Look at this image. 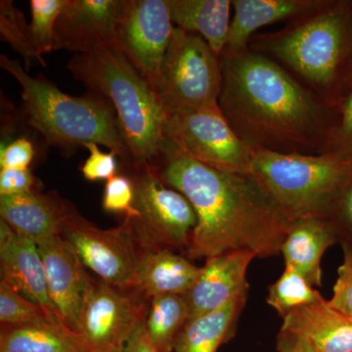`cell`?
Wrapping results in <instances>:
<instances>
[{
  "mask_svg": "<svg viewBox=\"0 0 352 352\" xmlns=\"http://www.w3.org/2000/svg\"><path fill=\"white\" fill-rule=\"evenodd\" d=\"M219 106L254 149L280 154L328 153L339 110L331 108L281 65L245 48L221 54Z\"/></svg>",
  "mask_w": 352,
  "mask_h": 352,
  "instance_id": "obj_1",
  "label": "cell"
},
{
  "mask_svg": "<svg viewBox=\"0 0 352 352\" xmlns=\"http://www.w3.org/2000/svg\"><path fill=\"white\" fill-rule=\"evenodd\" d=\"M160 177L191 203L197 226L187 252L210 258L234 251L265 258L281 254L291 223L286 212L251 173L215 170L164 141L151 162Z\"/></svg>",
  "mask_w": 352,
  "mask_h": 352,
  "instance_id": "obj_2",
  "label": "cell"
},
{
  "mask_svg": "<svg viewBox=\"0 0 352 352\" xmlns=\"http://www.w3.org/2000/svg\"><path fill=\"white\" fill-rule=\"evenodd\" d=\"M248 48L274 60L340 111L352 91V0H325L283 29L252 36Z\"/></svg>",
  "mask_w": 352,
  "mask_h": 352,
  "instance_id": "obj_3",
  "label": "cell"
},
{
  "mask_svg": "<svg viewBox=\"0 0 352 352\" xmlns=\"http://www.w3.org/2000/svg\"><path fill=\"white\" fill-rule=\"evenodd\" d=\"M0 67L22 87L25 122L41 134L46 144L69 152L87 143L104 145L122 160L132 164L112 104L94 94L75 97L64 94L41 76L32 78L19 62L0 56Z\"/></svg>",
  "mask_w": 352,
  "mask_h": 352,
  "instance_id": "obj_4",
  "label": "cell"
},
{
  "mask_svg": "<svg viewBox=\"0 0 352 352\" xmlns=\"http://www.w3.org/2000/svg\"><path fill=\"white\" fill-rule=\"evenodd\" d=\"M68 69L76 80L112 104L132 164L151 163L166 141L168 117L147 80L110 46L75 54Z\"/></svg>",
  "mask_w": 352,
  "mask_h": 352,
  "instance_id": "obj_5",
  "label": "cell"
},
{
  "mask_svg": "<svg viewBox=\"0 0 352 352\" xmlns=\"http://www.w3.org/2000/svg\"><path fill=\"white\" fill-rule=\"evenodd\" d=\"M250 173L292 220L328 217L352 188V161L333 153L280 154L256 149Z\"/></svg>",
  "mask_w": 352,
  "mask_h": 352,
  "instance_id": "obj_6",
  "label": "cell"
},
{
  "mask_svg": "<svg viewBox=\"0 0 352 352\" xmlns=\"http://www.w3.org/2000/svg\"><path fill=\"white\" fill-rule=\"evenodd\" d=\"M221 85V57L199 34L175 27L154 87L166 117L217 102Z\"/></svg>",
  "mask_w": 352,
  "mask_h": 352,
  "instance_id": "obj_7",
  "label": "cell"
},
{
  "mask_svg": "<svg viewBox=\"0 0 352 352\" xmlns=\"http://www.w3.org/2000/svg\"><path fill=\"white\" fill-rule=\"evenodd\" d=\"M134 186L133 207L138 217H126L134 236L142 244L157 248H188L197 226L191 203L180 192L168 188L151 163L122 164Z\"/></svg>",
  "mask_w": 352,
  "mask_h": 352,
  "instance_id": "obj_8",
  "label": "cell"
},
{
  "mask_svg": "<svg viewBox=\"0 0 352 352\" xmlns=\"http://www.w3.org/2000/svg\"><path fill=\"white\" fill-rule=\"evenodd\" d=\"M164 138L176 149L215 170L250 173L254 150L236 134L219 103L166 118Z\"/></svg>",
  "mask_w": 352,
  "mask_h": 352,
  "instance_id": "obj_9",
  "label": "cell"
},
{
  "mask_svg": "<svg viewBox=\"0 0 352 352\" xmlns=\"http://www.w3.org/2000/svg\"><path fill=\"white\" fill-rule=\"evenodd\" d=\"M62 237L85 267L113 288H135L140 254L129 222L119 228L103 230L90 223L67 204Z\"/></svg>",
  "mask_w": 352,
  "mask_h": 352,
  "instance_id": "obj_10",
  "label": "cell"
},
{
  "mask_svg": "<svg viewBox=\"0 0 352 352\" xmlns=\"http://www.w3.org/2000/svg\"><path fill=\"white\" fill-rule=\"evenodd\" d=\"M146 314L133 296L91 280L76 333L90 352H122Z\"/></svg>",
  "mask_w": 352,
  "mask_h": 352,
  "instance_id": "obj_11",
  "label": "cell"
},
{
  "mask_svg": "<svg viewBox=\"0 0 352 352\" xmlns=\"http://www.w3.org/2000/svg\"><path fill=\"white\" fill-rule=\"evenodd\" d=\"M175 28L168 0H126L116 50L153 89Z\"/></svg>",
  "mask_w": 352,
  "mask_h": 352,
  "instance_id": "obj_12",
  "label": "cell"
},
{
  "mask_svg": "<svg viewBox=\"0 0 352 352\" xmlns=\"http://www.w3.org/2000/svg\"><path fill=\"white\" fill-rule=\"evenodd\" d=\"M126 0H67L54 30V51L85 54L100 47L117 48L118 29Z\"/></svg>",
  "mask_w": 352,
  "mask_h": 352,
  "instance_id": "obj_13",
  "label": "cell"
},
{
  "mask_svg": "<svg viewBox=\"0 0 352 352\" xmlns=\"http://www.w3.org/2000/svg\"><path fill=\"white\" fill-rule=\"evenodd\" d=\"M48 294L58 315L76 333L91 279L61 235L38 243Z\"/></svg>",
  "mask_w": 352,
  "mask_h": 352,
  "instance_id": "obj_14",
  "label": "cell"
},
{
  "mask_svg": "<svg viewBox=\"0 0 352 352\" xmlns=\"http://www.w3.org/2000/svg\"><path fill=\"white\" fill-rule=\"evenodd\" d=\"M256 258L248 251H234L207 258L200 275L185 294L188 321L224 307L250 289L248 268Z\"/></svg>",
  "mask_w": 352,
  "mask_h": 352,
  "instance_id": "obj_15",
  "label": "cell"
},
{
  "mask_svg": "<svg viewBox=\"0 0 352 352\" xmlns=\"http://www.w3.org/2000/svg\"><path fill=\"white\" fill-rule=\"evenodd\" d=\"M0 265L1 280L50 314L58 315L48 294L38 245L3 220L0 222Z\"/></svg>",
  "mask_w": 352,
  "mask_h": 352,
  "instance_id": "obj_16",
  "label": "cell"
},
{
  "mask_svg": "<svg viewBox=\"0 0 352 352\" xmlns=\"http://www.w3.org/2000/svg\"><path fill=\"white\" fill-rule=\"evenodd\" d=\"M340 236L327 217H302L292 220L281 247L285 265L298 270L312 286H322L321 259Z\"/></svg>",
  "mask_w": 352,
  "mask_h": 352,
  "instance_id": "obj_17",
  "label": "cell"
},
{
  "mask_svg": "<svg viewBox=\"0 0 352 352\" xmlns=\"http://www.w3.org/2000/svg\"><path fill=\"white\" fill-rule=\"evenodd\" d=\"M66 201L38 190L18 195L0 197V215L16 232L36 245L61 235Z\"/></svg>",
  "mask_w": 352,
  "mask_h": 352,
  "instance_id": "obj_18",
  "label": "cell"
},
{
  "mask_svg": "<svg viewBox=\"0 0 352 352\" xmlns=\"http://www.w3.org/2000/svg\"><path fill=\"white\" fill-rule=\"evenodd\" d=\"M281 330L296 333L316 352H352V320L322 298L283 318Z\"/></svg>",
  "mask_w": 352,
  "mask_h": 352,
  "instance_id": "obj_19",
  "label": "cell"
},
{
  "mask_svg": "<svg viewBox=\"0 0 352 352\" xmlns=\"http://www.w3.org/2000/svg\"><path fill=\"white\" fill-rule=\"evenodd\" d=\"M325 0H232L233 17L224 51L248 48L261 28L293 21L314 12Z\"/></svg>",
  "mask_w": 352,
  "mask_h": 352,
  "instance_id": "obj_20",
  "label": "cell"
},
{
  "mask_svg": "<svg viewBox=\"0 0 352 352\" xmlns=\"http://www.w3.org/2000/svg\"><path fill=\"white\" fill-rule=\"evenodd\" d=\"M201 267L168 249L143 252L136 271L135 288L147 298L184 296L195 284Z\"/></svg>",
  "mask_w": 352,
  "mask_h": 352,
  "instance_id": "obj_21",
  "label": "cell"
},
{
  "mask_svg": "<svg viewBox=\"0 0 352 352\" xmlns=\"http://www.w3.org/2000/svg\"><path fill=\"white\" fill-rule=\"evenodd\" d=\"M168 6L176 28L199 34L221 56L231 24V0H168Z\"/></svg>",
  "mask_w": 352,
  "mask_h": 352,
  "instance_id": "obj_22",
  "label": "cell"
},
{
  "mask_svg": "<svg viewBox=\"0 0 352 352\" xmlns=\"http://www.w3.org/2000/svg\"><path fill=\"white\" fill-rule=\"evenodd\" d=\"M248 296L249 289L224 307L187 322L175 340L173 352H217L221 344L232 339Z\"/></svg>",
  "mask_w": 352,
  "mask_h": 352,
  "instance_id": "obj_23",
  "label": "cell"
},
{
  "mask_svg": "<svg viewBox=\"0 0 352 352\" xmlns=\"http://www.w3.org/2000/svg\"><path fill=\"white\" fill-rule=\"evenodd\" d=\"M0 352H90L63 322L1 325Z\"/></svg>",
  "mask_w": 352,
  "mask_h": 352,
  "instance_id": "obj_24",
  "label": "cell"
},
{
  "mask_svg": "<svg viewBox=\"0 0 352 352\" xmlns=\"http://www.w3.org/2000/svg\"><path fill=\"white\" fill-rule=\"evenodd\" d=\"M188 308L182 295H162L151 298L145 317V328L159 352H173V346L188 322Z\"/></svg>",
  "mask_w": 352,
  "mask_h": 352,
  "instance_id": "obj_25",
  "label": "cell"
},
{
  "mask_svg": "<svg viewBox=\"0 0 352 352\" xmlns=\"http://www.w3.org/2000/svg\"><path fill=\"white\" fill-rule=\"evenodd\" d=\"M292 266L285 265L281 276L268 287L266 302L284 318L289 312L318 302L323 296Z\"/></svg>",
  "mask_w": 352,
  "mask_h": 352,
  "instance_id": "obj_26",
  "label": "cell"
},
{
  "mask_svg": "<svg viewBox=\"0 0 352 352\" xmlns=\"http://www.w3.org/2000/svg\"><path fill=\"white\" fill-rule=\"evenodd\" d=\"M67 0H31L32 22L28 27L30 43L46 66L43 56L54 51V30Z\"/></svg>",
  "mask_w": 352,
  "mask_h": 352,
  "instance_id": "obj_27",
  "label": "cell"
},
{
  "mask_svg": "<svg viewBox=\"0 0 352 352\" xmlns=\"http://www.w3.org/2000/svg\"><path fill=\"white\" fill-rule=\"evenodd\" d=\"M0 321L1 325L7 326L63 322L58 315L50 314L41 305L21 295L4 280L0 282Z\"/></svg>",
  "mask_w": 352,
  "mask_h": 352,
  "instance_id": "obj_28",
  "label": "cell"
},
{
  "mask_svg": "<svg viewBox=\"0 0 352 352\" xmlns=\"http://www.w3.org/2000/svg\"><path fill=\"white\" fill-rule=\"evenodd\" d=\"M28 27L24 14L13 6L10 0L0 1V34L1 38L19 53L25 60V66H30L32 58H36L41 64V59L30 43Z\"/></svg>",
  "mask_w": 352,
  "mask_h": 352,
  "instance_id": "obj_29",
  "label": "cell"
},
{
  "mask_svg": "<svg viewBox=\"0 0 352 352\" xmlns=\"http://www.w3.org/2000/svg\"><path fill=\"white\" fill-rule=\"evenodd\" d=\"M134 186L131 178L126 175H116L107 180L104 190V210L126 217H135L138 214L133 207Z\"/></svg>",
  "mask_w": 352,
  "mask_h": 352,
  "instance_id": "obj_30",
  "label": "cell"
},
{
  "mask_svg": "<svg viewBox=\"0 0 352 352\" xmlns=\"http://www.w3.org/2000/svg\"><path fill=\"white\" fill-rule=\"evenodd\" d=\"M344 261L338 270L337 281L333 285V296L329 305L352 320V243L342 242Z\"/></svg>",
  "mask_w": 352,
  "mask_h": 352,
  "instance_id": "obj_31",
  "label": "cell"
},
{
  "mask_svg": "<svg viewBox=\"0 0 352 352\" xmlns=\"http://www.w3.org/2000/svg\"><path fill=\"white\" fill-rule=\"evenodd\" d=\"M97 145L98 144L96 143H87L85 145L89 151L90 156L82 164L80 170L85 179L89 182L109 180L117 175V155L113 152H102Z\"/></svg>",
  "mask_w": 352,
  "mask_h": 352,
  "instance_id": "obj_32",
  "label": "cell"
},
{
  "mask_svg": "<svg viewBox=\"0 0 352 352\" xmlns=\"http://www.w3.org/2000/svg\"><path fill=\"white\" fill-rule=\"evenodd\" d=\"M328 153L352 161V91L340 109L339 120L331 136Z\"/></svg>",
  "mask_w": 352,
  "mask_h": 352,
  "instance_id": "obj_33",
  "label": "cell"
},
{
  "mask_svg": "<svg viewBox=\"0 0 352 352\" xmlns=\"http://www.w3.org/2000/svg\"><path fill=\"white\" fill-rule=\"evenodd\" d=\"M34 155V146L28 138H18L11 141H2L0 148V168L1 170L30 168Z\"/></svg>",
  "mask_w": 352,
  "mask_h": 352,
  "instance_id": "obj_34",
  "label": "cell"
},
{
  "mask_svg": "<svg viewBox=\"0 0 352 352\" xmlns=\"http://www.w3.org/2000/svg\"><path fill=\"white\" fill-rule=\"evenodd\" d=\"M36 178L30 168L0 170V197L36 191Z\"/></svg>",
  "mask_w": 352,
  "mask_h": 352,
  "instance_id": "obj_35",
  "label": "cell"
},
{
  "mask_svg": "<svg viewBox=\"0 0 352 352\" xmlns=\"http://www.w3.org/2000/svg\"><path fill=\"white\" fill-rule=\"evenodd\" d=\"M327 219L332 220L342 242L352 243V188L344 194L331 210Z\"/></svg>",
  "mask_w": 352,
  "mask_h": 352,
  "instance_id": "obj_36",
  "label": "cell"
},
{
  "mask_svg": "<svg viewBox=\"0 0 352 352\" xmlns=\"http://www.w3.org/2000/svg\"><path fill=\"white\" fill-rule=\"evenodd\" d=\"M278 352H316L314 346L296 333L280 330L277 337Z\"/></svg>",
  "mask_w": 352,
  "mask_h": 352,
  "instance_id": "obj_37",
  "label": "cell"
},
{
  "mask_svg": "<svg viewBox=\"0 0 352 352\" xmlns=\"http://www.w3.org/2000/svg\"><path fill=\"white\" fill-rule=\"evenodd\" d=\"M122 352H159L146 332L145 318L138 324Z\"/></svg>",
  "mask_w": 352,
  "mask_h": 352,
  "instance_id": "obj_38",
  "label": "cell"
}]
</instances>
